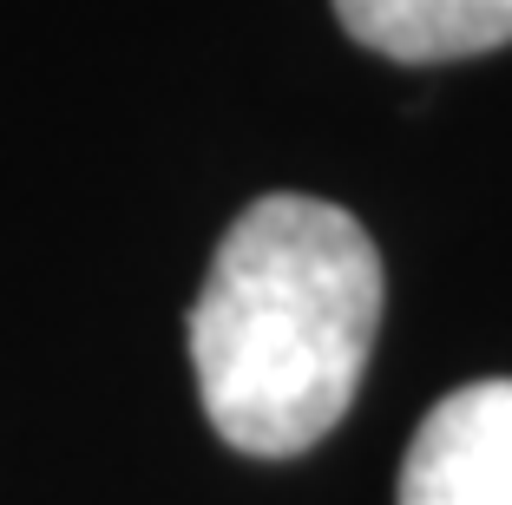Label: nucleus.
I'll list each match as a JSON object with an SVG mask.
<instances>
[{
    "instance_id": "nucleus-3",
    "label": "nucleus",
    "mask_w": 512,
    "mask_h": 505,
    "mask_svg": "<svg viewBox=\"0 0 512 505\" xmlns=\"http://www.w3.org/2000/svg\"><path fill=\"white\" fill-rule=\"evenodd\" d=\"M348 40L401 66L473 60L512 46V0H335Z\"/></svg>"
},
{
    "instance_id": "nucleus-1",
    "label": "nucleus",
    "mask_w": 512,
    "mask_h": 505,
    "mask_svg": "<svg viewBox=\"0 0 512 505\" xmlns=\"http://www.w3.org/2000/svg\"><path fill=\"white\" fill-rule=\"evenodd\" d=\"M381 250L342 204L256 197L191 302L204 420L250 460H296L362 394L381 328Z\"/></svg>"
},
{
    "instance_id": "nucleus-2",
    "label": "nucleus",
    "mask_w": 512,
    "mask_h": 505,
    "mask_svg": "<svg viewBox=\"0 0 512 505\" xmlns=\"http://www.w3.org/2000/svg\"><path fill=\"white\" fill-rule=\"evenodd\" d=\"M401 505H512V381H473L421 420Z\"/></svg>"
}]
</instances>
